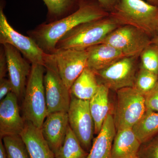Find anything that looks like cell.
I'll list each match as a JSON object with an SVG mask.
<instances>
[{"label": "cell", "mask_w": 158, "mask_h": 158, "mask_svg": "<svg viewBox=\"0 0 158 158\" xmlns=\"http://www.w3.org/2000/svg\"><path fill=\"white\" fill-rule=\"evenodd\" d=\"M96 0H85L77 10L65 17L43 24L30 31V35L47 53H52L57 43L77 26L109 16Z\"/></svg>", "instance_id": "cell-1"}, {"label": "cell", "mask_w": 158, "mask_h": 158, "mask_svg": "<svg viewBox=\"0 0 158 158\" xmlns=\"http://www.w3.org/2000/svg\"><path fill=\"white\" fill-rule=\"evenodd\" d=\"M110 16L120 26L135 27L152 39L156 36L158 7L143 0H120Z\"/></svg>", "instance_id": "cell-2"}, {"label": "cell", "mask_w": 158, "mask_h": 158, "mask_svg": "<svg viewBox=\"0 0 158 158\" xmlns=\"http://www.w3.org/2000/svg\"><path fill=\"white\" fill-rule=\"evenodd\" d=\"M31 65V73L23 97V117L26 121L41 129L48 115L44 82L45 68L39 64Z\"/></svg>", "instance_id": "cell-3"}, {"label": "cell", "mask_w": 158, "mask_h": 158, "mask_svg": "<svg viewBox=\"0 0 158 158\" xmlns=\"http://www.w3.org/2000/svg\"><path fill=\"white\" fill-rule=\"evenodd\" d=\"M120 26L109 15L77 26L62 37L56 49L86 50L101 43L111 32Z\"/></svg>", "instance_id": "cell-4"}, {"label": "cell", "mask_w": 158, "mask_h": 158, "mask_svg": "<svg viewBox=\"0 0 158 158\" xmlns=\"http://www.w3.org/2000/svg\"><path fill=\"white\" fill-rule=\"evenodd\" d=\"M147 110L144 95L134 87L116 91V103L113 117L116 131L132 128Z\"/></svg>", "instance_id": "cell-5"}, {"label": "cell", "mask_w": 158, "mask_h": 158, "mask_svg": "<svg viewBox=\"0 0 158 158\" xmlns=\"http://www.w3.org/2000/svg\"><path fill=\"white\" fill-rule=\"evenodd\" d=\"M44 66V82L48 115L55 112L67 113L71 100L70 90L59 75L52 54L46 53Z\"/></svg>", "instance_id": "cell-6"}, {"label": "cell", "mask_w": 158, "mask_h": 158, "mask_svg": "<svg viewBox=\"0 0 158 158\" xmlns=\"http://www.w3.org/2000/svg\"><path fill=\"white\" fill-rule=\"evenodd\" d=\"M0 43L13 46L31 64L44 66L46 53L31 37L20 34L10 25L4 13L2 3L0 6Z\"/></svg>", "instance_id": "cell-7"}, {"label": "cell", "mask_w": 158, "mask_h": 158, "mask_svg": "<svg viewBox=\"0 0 158 158\" xmlns=\"http://www.w3.org/2000/svg\"><path fill=\"white\" fill-rule=\"evenodd\" d=\"M152 43V38L140 29L130 25L119 26L108 34L101 44L112 46L125 57L139 56Z\"/></svg>", "instance_id": "cell-8"}, {"label": "cell", "mask_w": 158, "mask_h": 158, "mask_svg": "<svg viewBox=\"0 0 158 158\" xmlns=\"http://www.w3.org/2000/svg\"><path fill=\"white\" fill-rule=\"evenodd\" d=\"M138 57H123L106 68L94 72L99 84L116 91L134 87Z\"/></svg>", "instance_id": "cell-9"}, {"label": "cell", "mask_w": 158, "mask_h": 158, "mask_svg": "<svg viewBox=\"0 0 158 158\" xmlns=\"http://www.w3.org/2000/svg\"><path fill=\"white\" fill-rule=\"evenodd\" d=\"M67 113L71 129L83 148L90 152L94 134V125L89 107V101L82 100L71 96Z\"/></svg>", "instance_id": "cell-10"}, {"label": "cell", "mask_w": 158, "mask_h": 158, "mask_svg": "<svg viewBox=\"0 0 158 158\" xmlns=\"http://www.w3.org/2000/svg\"><path fill=\"white\" fill-rule=\"evenodd\" d=\"M51 54L55 57L59 75L70 90L74 82L87 67V51L56 49Z\"/></svg>", "instance_id": "cell-11"}, {"label": "cell", "mask_w": 158, "mask_h": 158, "mask_svg": "<svg viewBox=\"0 0 158 158\" xmlns=\"http://www.w3.org/2000/svg\"><path fill=\"white\" fill-rule=\"evenodd\" d=\"M4 47L8 64L9 79L12 87V92L18 98L23 97L32 65L23 58L22 54L13 46L5 44Z\"/></svg>", "instance_id": "cell-12"}, {"label": "cell", "mask_w": 158, "mask_h": 158, "mask_svg": "<svg viewBox=\"0 0 158 158\" xmlns=\"http://www.w3.org/2000/svg\"><path fill=\"white\" fill-rule=\"evenodd\" d=\"M18 98L11 92L0 102V137L20 135L26 120L20 114Z\"/></svg>", "instance_id": "cell-13"}, {"label": "cell", "mask_w": 158, "mask_h": 158, "mask_svg": "<svg viewBox=\"0 0 158 158\" xmlns=\"http://www.w3.org/2000/svg\"><path fill=\"white\" fill-rule=\"evenodd\" d=\"M69 126L68 113L65 112L51 113L44 120L40 129L54 154L64 143Z\"/></svg>", "instance_id": "cell-14"}, {"label": "cell", "mask_w": 158, "mask_h": 158, "mask_svg": "<svg viewBox=\"0 0 158 158\" xmlns=\"http://www.w3.org/2000/svg\"><path fill=\"white\" fill-rule=\"evenodd\" d=\"M31 158H56L41 129L30 122L26 121L25 126L21 135Z\"/></svg>", "instance_id": "cell-15"}, {"label": "cell", "mask_w": 158, "mask_h": 158, "mask_svg": "<svg viewBox=\"0 0 158 158\" xmlns=\"http://www.w3.org/2000/svg\"><path fill=\"white\" fill-rule=\"evenodd\" d=\"M88 53L87 67L94 72L102 70L125 57L112 46L99 44L86 49Z\"/></svg>", "instance_id": "cell-16"}, {"label": "cell", "mask_w": 158, "mask_h": 158, "mask_svg": "<svg viewBox=\"0 0 158 158\" xmlns=\"http://www.w3.org/2000/svg\"><path fill=\"white\" fill-rule=\"evenodd\" d=\"M116 133L113 115L110 113L94 139L87 158H112V146Z\"/></svg>", "instance_id": "cell-17"}, {"label": "cell", "mask_w": 158, "mask_h": 158, "mask_svg": "<svg viewBox=\"0 0 158 158\" xmlns=\"http://www.w3.org/2000/svg\"><path fill=\"white\" fill-rule=\"evenodd\" d=\"M141 144L132 128L117 131L112 146V158H138Z\"/></svg>", "instance_id": "cell-18"}, {"label": "cell", "mask_w": 158, "mask_h": 158, "mask_svg": "<svg viewBox=\"0 0 158 158\" xmlns=\"http://www.w3.org/2000/svg\"><path fill=\"white\" fill-rule=\"evenodd\" d=\"M110 89L100 85L96 93L89 100V107L94 125V134L98 135L110 113Z\"/></svg>", "instance_id": "cell-19"}, {"label": "cell", "mask_w": 158, "mask_h": 158, "mask_svg": "<svg viewBox=\"0 0 158 158\" xmlns=\"http://www.w3.org/2000/svg\"><path fill=\"white\" fill-rule=\"evenodd\" d=\"M99 86L95 72L87 67L72 86L71 95L82 100L89 101L96 93Z\"/></svg>", "instance_id": "cell-20"}, {"label": "cell", "mask_w": 158, "mask_h": 158, "mask_svg": "<svg viewBox=\"0 0 158 158\" xmlns=\"http://www.w3.org/2000/svg\"><path fill=\"white\" fill-rule=\"evenodd\" d=\"M132 129L141 144L155 138L158 135V112L147 109Z\"/></svg>", "instance_id": "cell-21"}, {"label": "cell", "mask_w": 158, "mask_h": 158, "mask_svg": "<svg viewBox=\"0 0 158 158\" xmlns=\"http://www.w3.org/2000/svg\"><path fill=\"white\" fill-rule=\"evenodd\" d=\"M48 9V17L56 21L78 9L85 0H43Z\"/></svg>", "instance_id": "cell-22"}, {"label": "cell", "mask_w": 158, "mask_h": 158, "mask_svg": "<svg viewBox=\"0 0 158 158\" xmlns=\"http://www.w3.org/2000/svg\"><path fill=\"white\" fill-rule=\"evenodd\" d=\"M89 152L82 147L80 141L69 126L64 143L56 152V158H87Z\"/></svg>", "instance_id": "cell-23"}, {"label": "cell", "mask_w": 158, "mask_h": 158, "mask_svg": "<svg viewBox=\"0 0 158 158\" xmlns=\"http://www.w3.org/2000/svg\"><path fill=\"white\" fill-rule=\"evenodd\" d=\"M7 158H31L25 143L19 135L2 138Z\"/></svg>", "instance_id": "cell-24"}, {"label": "cell", "mask_w": 158, "mask_h": 158, "mask_svg": "<svg viewBox=\"0 0 158 158\" xmlns=\"http://www.w3.org/2000/svg\"><path fill=\"white\" fill-rule=\"evenodd\" d=\"M158 83V75L140 67L137 72L134 88L145 96L152 91Z\"/></svg>", "instance_id": "cell-25"}, {"label": "cell", "mask_w": 158, "mask_h": 158, "mask_svg": "<svg viewBox=\"0 0 158 158\" xmlns=\"http://www.w3.org/2000/svg\"><path fill=\"white\" fill-rule=\"evenodd\" d=\"M141 67L158 75V48L152 43L142 51L140 55Z\"/></svg>", "instance_id": "cell-26"}, {"label": "cell", "mask_w": 158, "mask_h": 158, "mask_svg": "<svg viewBox=\"0 0 158 158\" xmlns=\"http://www.w3.org/2000/svg\"><path fill=\"white\" fill-rule=\"evenodd\" d=\"M138 158H158V135L141 144Z\"/></svg>", "instance_id": "cell-27"}, {"label": "cell", "mask_w": 158, "mask_h": 158, "mask_svg": "<svg viewBox=\"0 0 158 158\" xmlns=\"http://www.w3.org/2000/svg\"><path fill=\"white\" fill-rule=\"evenodd\" d=\"M146 108L158 112V83L155 88L144 96Z\"/></svg>", "instance_id": "cell-28"}, {"label": "cell", "mask_w": 158, "mask_h": 158, "mask_svg": "<svg viewBox=\"0 0 158 158\" xmlns=\"http://www.w3.org/2000/svg\"><path fill=\"white\" fill-rule=\"evenodd\" d=\"M12 87L9 79H0V100H2L9 93L12 92Z\"/></svg>", "instance_id": "cell-29"}, {"label": "cell", "mask_w": 158, "mask_h": 158, "mask_svg": "<svg viewBox=\"0 0 158 158\" xmlns=\"http://www.w3.org/2000/svg\"><path fill=\"white\" fill-rule=\"evenodd\" d=\"M0 51V79L5 78L8 70V64L4 47L2 45Z\"/></svg>", "instance_id": "cell-30"}, {"label": "cell", "mask_w": 158, "mask_h": 158, "mask_svg": "<svg viewBox=\"0 0 158 158\" xmlns=\"http://www.w3.org/2000/svg\"><path fill=\"white\" fill-rule=\"evenodd\" d=\"M106 11L109 13L113 11L114 8L120 2V0H96Z\"/></svg>", "instance_id": "cell-31"}, {"label": "cell", "mask_w": 158, "mask_h": 158, "mask_svg": "<svg viewBox=\"0 0 158 158\" xmlns=\"http://www.w3.org/2000/svg\"><path fill=\"white\" fill-rule=\"evenodd\" d=\"M0 158H7L6 149L2 139H0Z\"/></svg>", "instance_id": "cell-32"}, {"label": "cell", "mask_w": 158, "mask_h": 158, "mask_svg": "<svg viewBox=\"0 0 158 158\" xmlns=\"http://www.w3.org/2000/svg\"><path fill=\"white\" fill-rule=\"evenodd\" d=\"M147 2L151 4L153 6H158V0H146Z\"/></svg>", "instance_id": "cell-33"}, {"label": "cell", "mask_w": 158, "mask_h": 158, "mask_svg": "<svg viewBox=\"0 0 158 158\" xmlns=\"http://www.w3.org/2000/svg\"><path fill=\"white\" fill-rule=\"evenodd\" d=\"M152 43L156 45L158 48V36H156L152 38Z\"/></svg>", "instance_id": "cell-34"}, {"label": "cell", "mask_w": 158, "mask_h": 158, "mask_svg": "<svg viewBox=\"0 0 158 158\" xmlns=\"http://www.w3.org/2000/svg\"><path fill=\"white\" fill-rule=\"evenodd\" d=\"M156 36H158V28L157 29V31Z\"/></svg>", "instance_id": "cell-35"}]
</instances>
